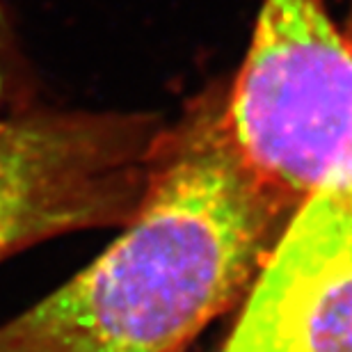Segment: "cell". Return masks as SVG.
Here are the masks:
<instances>
[{
  "mask_svg": "<svg viewBox=\"0 0 352 352\" xmlns=\"http://www.w3.org/2000/svg\"><path fill=\"white\" fill-rule=\"evenodd\" d=\"M222 115L250 170L295 208L352 188V39L325 0H263Z\"/></svg>",
  "mask_w": 352,
  "mask_h": 352,
  "instance_id": "2",
  "label": "cell"
},
{
  "mask_svg": "<svg viewBox=\"0 0 352 352\" xmlns=\"http://www.w3.org/2000/svg\"><path fill=\"white\" fill-rule=\"evenodd\" d=\"M163 124L30 105L0 122V261L135 213Z\"/></svg>",
  "mask_w": 352,
  "mask_h": 352,
  "instance_id": "3",
  "label": "cell"
},
{
  "mask_svg": "<svg viewBox=\"0 0 352 352\" xmlns=\"http://www.w3.org/2000/svg\"><path fill=\"white\" fill-rule=\"evenodd\" d=\"M30 105H34L30 96V78L25 72L23 55L19 51L7 0H0V122Z\"/></svg>",
  "mask_w": 352,
  "mask_h": 352,
  "instance_id": "5",
  "label": "cell"
},
{
  "mask_svg": "<svg viewBox=\"0 0 352 352\" xmlns=\"http://www.w3.org/2000/svg\"><path fill=\"white\" fill-rule=\"evenodd\" d=\"M220 352H352V188L295 210Z\"/></svg>",
  "mask_w": 352,
  "mask_h": 352,
  "instance_id": "4",
  "label": "cell"
},
{
  "mask_svg": "<svg viewBox=\"0 0 352 352\" xmlns=\"http://www.w3.org/2000/svg\"><path fill=\"white\" fill-rule=\"evenodd\" d=\"M295 210L241 158L222 91L197 98L158 131L122 234L0 322V352H186L241 305Z\"/></svg>",
  "mask_w": 352,
  "mask_h": 352,
  "instance_id": "1",
  "label": "cell"
}]
</instances>
